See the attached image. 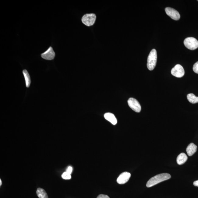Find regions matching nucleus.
<instances>
[{
	"mask_svg": "<svg viewBox=\"0 0 198 198\" xmlns=\"http://www.w3.org/2000/svg\"><path fill=\"white\" fill-rule=\"evenodd\" d=\"M171 177L170 175L168 173L157 175L149 180L147 183L146 186L147 188H150L164 181L170 179Z\"/></svg>",
	"mask_w": 198,
	"mask_h": 198,
	"instance_id": "nucleus-1",
	"label": "nucleus"
},
{
	"mask_svg": "<svg viewBox=\"0 0 198 198\" xmlns=\"http://www.w3.org/2000/svg\"><path fill=\"white\" fill-rule=\"evenodd\" d=\"M157 60V53L156 50L154 49L149 53L147 60V67L150 71H152L156 66Z\"/></svg>",
	"mask_w": 198,
	"mask_h": 198,
	"instance_id": "nucleus-2",
	"label": "nucleus"
},
{
	"mask_svg": "<svg viewBox=\"0 0 198 198\" xmlns=\"http://www.w3.org/2000/svg\"><path fill=\"white\" fill-rule=\"evenodd\" d=\"M96 19V16L95 14H87L83 16L82 21L84 25L90 27L94 24Z\"/></svg>",
	"mask_w": 198,
	"mask_h": 198,
	"instance_id": "nucleus-3",
	"label": "nucleus"
},
{
	"mask_svg": "<svg viewBox=\"0 0 198 198\" xmlns=\"http://www.w3.org/2000/svg\"><path fill=\"white\" fill-rule=\"evenodd\" d=\"M185 46L188 49L194 50L198 48V41L195 38L187 37L184 41Z\"/></svg>",
	"mask_w": 198,
	"mask_h": 198,
	"instance_id": "nucleus-4",
	"label": "nucleus"
},
{
	"mask_svg": "<svg viewBox=\"0 0 198 198\" xmlns=\"http://www.w3.org/2000/svg\"><path fill=\"white\" fill-rule=\"evenodd\" d=\"M128 104L133 110L136 112L139 113L141 111V105L137 100L136 99L130 98L128 101Z\"/></svg>",
	"mask_w": 198,
	"mask_h": 198,
	"instance_id": "nucleus-5",
	"label": "nucleus"
},
{
	"mask_svg": "<svg viewBox=\"0 0 198 198\" xmlns=\"http://www.w3.org/2000/svg\"><path fill=\"white\" fill-rule=\"evenodd\" d=\"M172 75L178 78H181L185 75V71L183 67L180 65H176L171 71Z\"/></svg>",
	"mask_w": 198,
	"mask_h": 198,
	"instance_id": "nucleus-6",
	"label": "nucleus"
},
{
	"mask_svg": "<svg viewBox=\"0 0 198 198\" xmlns=\"http://www.w3.org/2000/svg\"><path fill=\"white\" fill-rule=\"evenodd\" d=\"M165 10L167 15L175 20H178L180 18L179 12L174 9L167 7L165 8Z\"/></svg>",
	"mask_w": 198,
	"mask_h": 198,
	"instance_id": "nucleus-7",
	"label": "nucleus"
},
{
	"mask_svg": "<svg viewBox=\"0 0 198 198\" xmlns=\"http://www.w3.org/2000/svg\"><path fill=\"white\" fill-rule=\"evenodd\" d=\"M41 57L44 59L48 60H53L55 57V53L51 47L48 48L47 50L41 55Z\"/></svg>",
	"mask_w": 198,
	"mask_h": 198,
	"instance_id": "nucleus-8",
	"label": "nucleus"
},
{
	"mask_svg": "<svg viewBox=\"0 0 198 198\" xmlns=\"http://www.w3.org/2000/svg\"><path fill=\"white\" fill-rule=\"evenodd\" d=\"M130 173L125 172L122 173L117 180V182L119 184H124L127 183L131 177Z\"/></svg>",
	"mask_w": 198,
	"mask_h": 198,
	"instance_id": "nucleus-9",
	"label": "nucleus"
},
{
	"mask_svg": "<svg viewBox=\"0 0 198 198\" xmlns=\"http://www.w3.org/2000/svg\"><path fill=\"white\" fill-rule=\"evenodd\" d=\"M104 116L106 120L111 122L112 125H115L117 123V119L115 116L114 115H113V113H106L104 114Z\"/></svg>",
	"mask_w": 198,
	"mask_h": 198,
	"instance_id": "nucleus-10",
	"label": "nucleus"
},
{
	"mask_svg": "<svg viewBox=\"0 0 198 198\" xmlns=\"http://www.w3.org/2000/svg\"><path fill=\"white\" fill-rule=\"evenodd\" d=\"M197 150V146L194 143H192L187 147L186 151L188 155L189 156H192L195 154Z\"/></svg>",
	"mask_w": 198,
	"mask_h": 198,
	"instance_id": "nucleus-11",
	"label": "nucleus"
},
{
	"mask_svg": "<svg viewBox=\"0 0 198 198\" xmlns=\"http://www.w3.org/2000/svg\"><path fill=\"white\" fill-rule=\"evenodd\" d=\"M188 158L186 155L185 153H182L177 157L176 161L178 164L182 165L186 162Z\"/></svg>",
	"mask_w": 198,
	"mask_h": 198,
	"instance_id": "nucleus-12",
	"label": "nucleus"
},
{
	"mask_svg": "<svg viewBox=\"0 0 198 198\" xmlns=\"http://www.w3.org/2000/svg\"><path fill=\"white\" fill-rule=\"evenodd\" d=\"M188 101L191 103L194 104L198 103V97L195 96L193 94H189L187 96Z\"/></svg>",
	"mask_w": 198,
	"mask_h": 198,
	"instance_id": "nucleus-13",
	"label": "nucleus"
},
{
	"mask_svg": "<svg viewBox=\"0 0 198 198\" xmlns=\"http://www.w3.org/2000/svg\"><path fill=\"white\" fill-rule=\"evenodd\" d=\"M23 72L25 80H26V87L27 88L29 87L30 83H31L29 74L27 71L26 69L23 70Z\"/></svg>",
	"mask_w": 198,
	"mask_h": 198,
	"instance_id": "nucleus-14",
	"label": "nucleus"
},
{
	"mask_svg": "<svg viewBox=\"0 0 198 198\" xmlns=\"http://www.w3.org/2000/svg\"><path fill=\"white\" fill-rule=\"evenodd\" d=\"M37 194L39 198H48L47 194L43 189L38 188L37 191Z\"/></svg>",
	"mask_w": 198,
	"mask_h": 198,
	"instance_id": "nucleus-15",
	"label": "nucleus"
},
{
	"mask_svg": "<svg viewBox=\"0 0 198 198\" xmlns=\"http://www.w3.org/2000/svg\"><path fill=\"white\" fill-rule=\"evenodd\" d=\"M62 177L63 179L66 180L70 179H71V174L67 172H65L63 173L62 175Z\"/></svg>",
	"mask_w": 198,
	"mask_h": 198,
	"instance_id": "nucleus-16",
	"label": "nucleus"
},
{
	"mask_svg": "<svg viewBox=\"0 0 198 198\" xmlns=\"http://www.w3.org/2000/svg\"><path fill=\"white\" fill-rule=\"evenodd\" d=\"M193 69L194 72L198 74V62L194 64Z\"/></svg>",
	"mask_w": 198,
	"mask_h": 198,
	"instance_id": "nucleus-17",
	"label": "nucleus"
},
{
	"mask_svg": "<svg viewBox=\"0 0 198 198\" xmlns=\"http://www.w3.org/2000/svg\"><path fill=\"white\" fill-rule=\"evenodd\" d=\"M97 198H110L108 196L105 195V194H100Z\"/></svg>",
	"mask_w": 198,
	"mask_h": 198,
	"instance_id": "nucleus-18",
	"label": "nucleus"
},
{
	"mask_svg": "<svg viewBox=\"0 0 198 198\" xmlns=\"http://www.w3.org/2000/svg\"><path fill=\"white\" fill-rule=\"evenodd\" d=\"M73 168L72 167L69 166L68 167V168L66 169V172H69L70 174H71L72 172Z\"/></svg>",
	"mask_w": 198,
	"mask_h": 198,
	"instance_id": "nucleus-19",
	"label": "nucleus"
},
{
	"mask_svg": "<svg viewBox=\"0 0 198 198\" xmlns=\"http://www.w3.org/2000/svg\"><path fill=\"white\" fill-rule=\"evenodd\" d=\"M193 185L194 186L198 187V180L194 181L193 182Z\"/></svg>",
	"mask_w": 198,
	"mask_h": 198,
	"instance_id": "nucleus-20",
	"label": "nucleus"
},
{
	"mask_svg": "<svg viewBox=\"0 0 198 198\" xmlns=\"http://www.w3.org/2000/svg\"><path fill=\"white\" fill-rule=\"evenodd\" d=\"M2 184V182L1 180L0 179V186H1Z\"/></svg>",
	"mask_w": 198,
	"mask_h": 198,
	"instance_id": "nucleus-21",
	"label": "nucleus"
},
{
	"mask_svg": "<svg viewBox=\"0 0 198 198\" xmlns=\"http://www.w3.org/2000/svg\"></svg>",
	"mask_w": 198,
	"mask_h": 198,
	"instance_id": "nucleus-22",
	"label": "nucleus"
}]
</instances>
